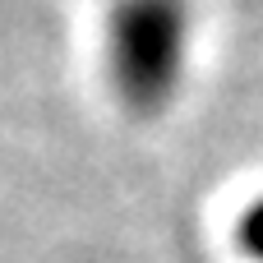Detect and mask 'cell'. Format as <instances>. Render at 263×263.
I'll use <instances>...</instances> for the list:
<instances>
[{
	"mask_svg": "<svg viewBox=\"0 0 263 263\" xmlns=\"http://www.w3.org/2000/svg\"><path fill=\"white\" fill-rule=\"evenodd\" d=\"M190 51L185 0H120L106 18V74L116 97L153 116L171 102Z\"/></svg>",
	"mask_w": 263,
	"mask_h": 263,
	"instance_id": "obj_1",
	"label": "cell"
},
{
	"mask_svg": "<svg viewBox=\"0 0 263 263\" xmlns=\"http://www.w3.org/2000/svg\"><path fill=\"white\" fill-rule=\"evenodd\" d=\"M236 240H240V250H245L250 259L263 263V199H254V203L245 208V217H240V227H236Z\"/></svg>",
	"mask_w": 263,
	"mask_h": 263,
	"instance_id": "obj_2",
	"label": "cell"
}]
</instances>
